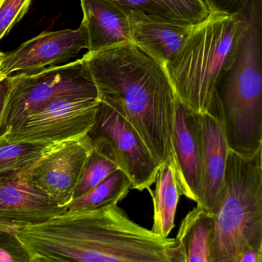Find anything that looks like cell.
<instances>
[{
	"label": "cell",
	"mask_w": 262,
	"mask_h": 262,
	"mask_svg": "<svg viewBox=\"0 0 262 262\" xmlns=\"http://www.w3.org/2000/svg\"><path fill=\"white\" fill-rule=\"evenodd\" d=\"M124 10L184 26H194L211 15L205 0H110Z\"/></svg>",
	"instance_id": "15"
},
{
	"label": "cell",
	"mask_w": 262,
	"mask_h": 262,
	"mask_svg": "<svg viewBox=\"0 0 262 262\" xmlns=\"http://www.w3.org/2000/svg\"><path fill=\"white\" fill-rule=\"evenodd\" d=\"M0 262H30L15 233L0 231Z\"/></svg>",
	"instance_id": "21"
},
{
	"label": "cell",
	"mask_w": 262,
	"mask_h": 262,
	"mask_svg": "<svg viewBox=\"0 0 262 262\" xmlns=\"http://www.w3.org/2000/svg\"><path fill=\"white\" fill-rule=\"evenodd\" d=\"M214 219L196 206L184 217L170 250V262H211Z\"/></svg>",
	"instance_id": "14"
},
{
	"label": "cell",
	"mask_w": 262,
	"mask_h": 262,
	"mask_svg": "<svg viewBox=\"0 0 262 262\" xmlns=\"http://www.w3.org/2000/svg\"><path fill=\"white\" fill-rule=\"evenodd\" d=\"M251 0H205L211 13H222L227 16H237Z\"/></svg>",
	"instance_id": "22"
},
{
	"label": "cell",
	"mask_w": 262,
	"mask_h": 262,
	"mask_svg": "<svg viewBox=\"0 0 262 262\" xmlns=\"http://www.w3.org/2000/svg\"><path fill=\"white\" fill-rule=\"evenodd\" d=\"M4 53H2V52H0V59H1V58H2V56H4ZM7 77V76H4V75L2 74V73H0V80L1 79H4V78Z\"/></svg>",
	"instance_id": "25"
},
{
	"label": "cell",
	"mask_w": 262,
	"mask_h": 262,
	"mask_svg": "<svg viewBox=\"0 0 262 262\" xmlns=\"http://www.w3.org/2000/svg\"><path fill=\"white\" fill-rule=\"evenodd\" d=\"M132 183L128 176L118 169L88 192L73 199L68 211H86L118 204L128 195Z\"/></svg>",
	"instance_id": "17"
},
{
	"label": "cell",
	"mask_w": 262,
	"mask_h": 262,
	"mask_svg": "<svg viewBox=\"0 0 262 262\" xmlns=\"http://www.w3.org/2000/svg\"><path fill=\"white\" fill-rule=\"evenodd\" d=\"M90 137L93 140V152L84 168L74 199L83 195L119 169L106 141L99 136H90Z\"/></svg>",
	"instance_id": "18"
},
{
	"label": "cell",
	"mask_w": 262,
	"mask_h": 262,
	"mask_svg": "<svg viewBox=\"0 0 262 262\" xmlns=\"http://www.w3.org/2000/svg\"><path fill=\"white\" fill-rule=\"evenodd\" d=\"M88 47V33L82 21L76 30L43 32L4 53L0 59V73L4 76L37 73L70 62Z\"/></svg>",
	"instance_id": "8"
},
{
	"label": "cell",
	"mask_w": 262,
	"mask_h": 262,
	"mask_svg": "<svg viewBox=\"0 0 262 262\" xmlns=\"http://www.w3.org/2000/svg\"><path fill=\"white\" fill-rule=\"evenodd\" d=\"M237 262H262V249L250 248L239 257Z\"/></svg>",
	"instance_id": "23"
},
{
	"label": "cell",
	"mask_w": 262,
	"mask_h": 262,
	"mask_svg": "<svg viewBox=\"0 0 262 262\" xmlns=\"http://www.w3.org/2000/svg\"><path fill=\"white\" fill-rule=\"evenodd\" d=\"M245 28L242 12L233 16L211 13L193 27L165 66L178 99L193 113L209 110L219 82L234 62Z\"/></svg>",
	"instance_id": "2"
},
{
	"label": "cell",
	"mask_w": 262,
	"mask_h": 262,
	"mask_svg": "<svg viewBox=\"0 0 262 262\" xmlns=\"http://www.w3.org/2000/svg\"><path fill=\"white\" fill-rule=\"evenodd\" d=\"M72 97L98 98L96 85L82 59L32 74L8 76L0 136L52 101Z\"/></svg>",
	"instance_id": "4"
},
{
	"label": "cell",
	"mask_w": 262,
	"mask_h": 262,
	"mask_svg": "<svg viewBox=\"0 0 262 262\" xmlns=\"http://www.w3.org/2000/svg\"><path fill=\"white\" fill-rule=\"evenodd\" d=\"M93 150L89 133L58 142L21 174L59 207L68 208Z\"/></svg>",
	"instance_id": "6"
},
{
	"label": "cell",
	"mask_w": 262,
	"mask_h": 262,
	"mask_svg": "<svg viewBox=\"0 0 262 262\" xmlns=\"http://www.w3.org/2000/svg\"><path fill=\"white\" fill-rule=\"evenodd\" d=\"M199 119L202 133V191L197 206L213 215L223 196L229 151L217 91L209 110L199 114Z\"/></svg>",
	"instance_id": "9"
},
{
	"label": "cell",
	"mask_w": 262,
	"mask_h": 262,
	"mask_svg": "<svg viewBox=\"0 0 262 262\" xmlns=\"http://www.w3.org/2000/svg\"><path fill=\"white\" fill-rule=\"evenodd\" d=\"M8 88V76L0 80V120L2 117L3 108Z\"/></svg>",
	"instance_id": "24"
},
{
	"label": "cell",
	"mask_w": 262,
	"mask_h": 262,
	"mask_svg": "<svg viewBox=\"0 0 262 262\" xmlns=\"http://www.w3.org/2000/svg\"><path fill=\"white\" fill-rule=\"evenodd\" d=\"M98 98H62L29 115L0 136V142L52 144L88 134L94 126Z\"/></svg>",
	"instance_id": "5"
},
{
	"label": "cell",
	"mask_w": 262,
	"mask_h": 262,
	"mask_svg": "<svg viewBox=\"0 0 262 262\" xmlns=\"http://www.w3.org/2000/svg\"><path fill=\"white\" fill-rule=\"evenodd\" d=\"M174 170L182 194L199 205L202 191V133L199 114L176 101Z\"/></svg>",
	"instance_id": "11"
},
{
	"label": "cell",
	"mask_w": 262,
	"mask_h": 262,
	"mask_svg": "<svg viewBox=\"0 0 262 262\" xmlns=\"http://www.w3.org/2000/svg\"><path fill=\"white\" fill-rule=\"evenodd\" d=\"M132 43L165 69L182 48L194 26L179 25L127 10Z\"/></svg>",
	"instance_id": "12"
},
{
	"label": "cell",
	"mask_w": 262,
	"mask_h": 262,
	"mask_svg": "<svg viewBox=\"0 0 262 262\" xmlns=\"http://www.w3.org/2000/svg\"><path fill=\"white\" fill-rule=\"evenodd\" d=\"M82 59L98 99L136 130L158 165H174L177 96L165 69L129 42L87 52Z\"/></svg>",
	"instance_id": "1"
},
{
	"label": "cell",
	"mask_w": 262,
	"mask_h": 262,
	"mask_svg": "<svg viewBox=\"0 0 262 262\" xmlns=\"http://www.w3.org/2000/svg\"><path fill=\"white\" fill-rule=\"evenodd\" d=\"M82 22L89 37L88 52L131 42L128 15L110 0H80Z\"/></svg>",
	"instance_id": "13"
},
{
	"label": "cell",
	"mask_w": 262,
	"mask_h": 262,
	"mask_svg": "<svg viewBox=\"0 0 262 262\" xmlns=\"http://www.w3.org/2000/svg\"><path fill=\"white\" fill-rule=\"evenodd\" d=\"M56 143L0 142V176L27 169Z\"/></svg>",
	"instance_id": "19"
},
{
	"label": "cell",
	"mask_w": 262,
	"mask_h": 262,
	"mask_svg": "<svg viewBox=\"0 0 262 262\" xmlns=\"http://www.w3.org/2000/svg\"><path fill=\"white\" fill-rule=\"evenodd\" d=\"M32 0H0V41L25 16Z\"/></svg>",
	"instance_id": "20"
},
{
	"label": "cell",
	"mask_w": 262,
	"mask_h": 262,
	"mask_svg": "<svg viewBox=\"0 0 262 262\" xmlns=\"http://www.w3.org/2000/svg\"><path fill=\"white\" fill-rule=\"evenodd\" d=\"M213 219L211 262H237L246 250L262 249V150L251 158L228 151Z\"/></svg>",
	"instance_id": "3"
},
{
	"label": "cell",
	"mask_w": 262,
	"mask_h": 262,
	"mask_svg": "<svg viewBox=\"0 0 262 262\" xmlns=\"http://www.w3.org/2000/svg\"><path fill=\"white\" fill-rule=\"evenodd\" d=\"M68 211L29 182L21 172L0 176V231L15 233Z\"/></svg>",
	"instance_id": "10"
},
{
	"label": "cell",
	"mask_w": 262,
	"mask_h": 262,
	"mask_svg": "<svg viewBox=\"0 0 262 262\" xmlns=\"http://www.w3.org/2000/svg\"><path fill=\"white\" fill-rule=\"evenodd\" d=\"M155 191L148 190L153 198L154 220L151 231L168 237L174 228V217L182 192L174 165L170 161L161 164L156 176Z\"/></svg>",
	"instance_id": "16"
},
{
	"label": "cell",
	"mask_w": 262,
	"mask_h": 262,
	"mask_svg": "<svg viewBox=\"0 0 262 262\" xmlns=\"http://www.w3.org/2000/svg\"><path fill=\"white\" fill-rule=\"evenodd\" d=\"M89 135L106 141L119 169L129 179L132 188L151 189L159 165L136 130L114 108L100 101L96 122Z\"/></svg>",
	"instance_id": "7"
}]
</instances>
